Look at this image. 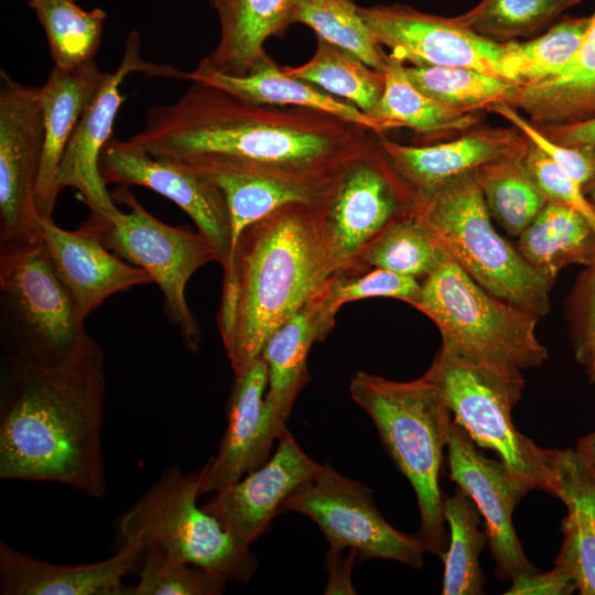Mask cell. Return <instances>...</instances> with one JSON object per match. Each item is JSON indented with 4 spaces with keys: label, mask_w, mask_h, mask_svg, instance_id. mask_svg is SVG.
<instances>
[{
    "label": "cell",
    "mask_w": 595,
    "mask_h": 595,
    "mask_svg": "<svg viewBox=\"0 0 595 595\" xmlns=\"http://www.w3.org/2000/svg\"><path fill=\"white\" fill-rule=\"evenodd\" d=\"M182 161L216 184L227 199L231 231L229 257L248 226L289 203L315 204L337 174L329 178H315L217 154Z\"/></svg>",
    "instance_id": "44dd1931"
},
{
    "label": "cell",
    "mask_w": 595,
    "mask_h": 595,
    "mask_svg": "<svg viewBox=\"0 0 595 595\" xmlns=\"http://www.w3.org/2000/svg\"><path fill=\"white\" fill-rule=\"evenodd\" d=\"M316 39L311 60L300 66L281 67L282 71L348 101L367 115L383 93V72L323 39Z\"/></svg>",
    "instance_id": "d6a6232c"
},
{
    "label": "cell",
    "mask_w": 595,
    "mask_h": 595,
    "mask_svg": "<svg viewBox=\"0 0 595 595\" xmlns=\"http://www.w3.org/2000/svg\"><path fill=\"white\" fill-rule=\"evenodd\" d=\"M474 443L496 452L509 469L547 489L551 450L516 430L511 410L521 397V369L441 347L424 374Z\"/></svg>",
    "instance_id": "9c48e42d"
},
{
    "label": "cell",
    "mask_w": 595,
    "mask_h": 595,
    "mask_svg": "<svg viewBox=\"0 0 595 595\" xmlns=\"http://www.w3.org/2000/svg\"><path fill=\"white\" fill-rule=\"evenodd\" d=\"M191 83L175 102L151 107L128 141L154 156L226 155L315 178L334 176L378 141L371 130L321 110L257 104Z\"/></svg>",
    "instance_id": "6da1fadb"
},
{
    "label": "cell",
    "mask_w": 595,
    "mask_h": 595,
    "mask_svg": "<svg viewBox=\"0 0 595 595\" xmlns=\"http://www.w3.org/2000/svg\"><path fill=\"white\" fill-rule=\"evenodd\" d=\"M404 71L422 93L464 112L486 111L494 104H508L520 86L466 67L404 64Z\"/></svg>",
    "instance_id": "8d00e7d4"
},
{
    "label": "cell",
    "mask_w": 595,
    "mask_h": 595,
    "mask_svg": "<svg viewBox=\"0 0 595 595\" xmlns=\"http://www.w3.org/2000/svg\"><path fill=\"white\" fill-rule=\"evenodd\" d=\"M219 24V42L197 66L245 76L268 54L263 45L292 23L294 0H209Z\"/></svg>",
    "instance_id": "484cf974"
},
{
    "label": "cell",
    "mask_w": 595,
    "mask_h": 595,
    "mask_svg": "<svg viewBox=\"0 0 595 595\" xmlns=\"http://www.w3.org/2000/svg\"><path fill=\"white\" fill-rule=\"evenodd\" d=\"M516 248L538 273L554 283L562 268L595 262V229L575 209L548 201L518 236Z\"/></svg>",
    "instance_id": "4dcf8cb0"
},
{
    "label": "cell",
    "mask_w": 595,
    "mask_h": 595,
    "mask_svg": "<svg viewBox=\"0 0 595 595\" xmlns=\"http://www.w3.org/2000/svg\"><path fill=\"white\" fill-rule=\"evenodd\" d=\"M383 75V93L367 116L380 122L386 130L410 128L421 142L431 144L482 125L483 111H459L425 95L410 80L404 64L391 55Z\"/></svg>",
    "instance_id": "f1b7e54d"
},
{
    "label": "cell",
    "mask_w": 595,
    "mask_h": 595,
    "mask_svg": "<svg viewBox=\"0 0 595 595\" xmlns=\"http://www.w3.org/2000/svg\"><path fill=\"white\" fill-rule=\"evenodd\" d=\"M486 111H491L505 118L516 127L547 156L569 173L584 188L595 181V147L592 145H565L549 139L529 119L521 116L516 108L506 102L489 106Z\"/></svg>",
    "instance_id": "7bdbcfd3"
},
{
    "label": "cell",
    "mask_w": 595,
    "mask_h": 595,
    "mask_svg": "<svg viewBox=\"0 0 595 595\" xmlns=\"http://www.w3.org/2000/svg\"><path fill=\"white\" fill-rule=\"evenodd\" d=\"M517 155L487 165L474 175L491 218L518 237L548 203L524 163Z\"/></svg>",
    "instance_id": "836d02e7"
},
{
    "label": "cell",
    "mask_w": 595,
    "mask_h": 595,
    "mask_svg": "<svg viewBox=\"0 0 595 595\" xmlns=\"http://www.w3.org/2000/svg\"><path fill=\"white\" fill-rule=\"evenodd\" d=\"M145 549L136 543L117 548L102 561L58 564L21 552L0 540L2 595H128L125 576L133 571Z\"/></svg>",
    "instance_id": "603a6c76"
},
{
    "label": "cell",
    "mask_w": 595,
    "mask_h": 595,
    "mask_svg": "<svg viewBox=\"0 0 595 595\" xmlns=\"http://www.w3.org/2000/svg\"><path fill=\"white\" fill-rule=\"evenodd\" d=\"M420 293V280L372 268L356 273H335L313 296L322 326L328 335L334 327L338 310L347 303L370 298H391L414 307Z\"/></svg>",
    "instance_id": "ab89813d"
},
{
    "label": "cell",
    "mask_w": 595,
    "mask_h": 595,
    "mask_svg": "<svg viewBox=\"0 0 595 595\" xmlns=\"http://www.w3.org/2000/svg\"><path fill=\"white\" fill-rule=\"evenodd\" d=\"M42 25L56 67L73 69L95 61L106 12L82 9L77 0H28Z\"/></svg>",
    "instance_id": "e575fe53"
},
{
    "label": "cell",
    "mask_w": 595,
    "mask_h": 595,
    "mask_svg": "<svg viewBox=\"0 0 595 595\" xmlns=\"http://www.w3.org/2000/svg\"><path fill=\"white\" fill-rule=\"evenodd\" d=\"M186 78L224 89L248 101L321 110L378 134L386 131L380 122L356 106L312 83L285 74L269 55L259 61L245 76H231L197 66L193 72L186 73Z\"/></svg>",
    "instance_id": "4316f807"
},
{
    "label": "cell",
    "mask_w": 595,
    "mask_h": 595,
    "mask_svg": "<svg viewBox=\"0 0 595 595\" xmlns=\"http://www.w3.org/2000/svg\"><path fill=\"white\" fill-rule=\"evenodd\" d=\"M292 23L311 28L316 37L334 44L383 72L389 54L382 50L351 0H294Z\"/></svg>",
    "instance_id": "74e56055"
},
{
    "label": "cell",
    "mask_w": 595,
    "mask_h": 595,
    "mask_svg": "<svg viewBox=\"0 0 595 595\" xmlns=\"http://www.w3.org/2000/svg\"><path fill=\"white\" fill-rule=\"evenodd\" d=\"M443 513L451 530L447 551L440 556L444 563L442 594L478 595L484 593V574L478 556L487 539L479 530V510L458 488L443 500Z\"/></svg>",
    "instance_id": "d590c367"
},
{
    "label": "cell",
    "mask_w": 595,
    "mask_h": 595,
    "mask_svg": "<svg viewBox=\"0 0 595 595\" xmlns=\"http://www.w3.org/2000/svg\"><path fill=\"white\" fill-rule=\"evenodd\" d=\"M592 23L588 17H563L542 35L509 41L521 85L558 77L576 57Z\"/></svg>",
    "instance_id": "60d3db41"
},
{
    "label": "cell",
    "mask_w": 595,
    "mask_h": 595,
    "mask_svg": "<svg viewBox=\"0 0 595 595\" xmlns=\"http://www.w3.org/2000/svg\"><path fill=\"white\" fill-rule=\"evenodd\" d=\"M198 474V469L185 474L177 466L165 468L116 520L117 545L158 547L226 583H246L258 569V558L197 505Z\"/></svg>",
    "instance_id": "52a82bcc"
},
{
    "label": "cell",
    "mask_w": 595,
    "mask_h": 595,
    "mask_svg": "<svg viewBox=\"0 0 595 595\" xmlns=\"http://www.w3.org/2000/svg\"><path fill=\"white\" fill-rule=\"evenodd\" d=\"M588 378L595 383V365L593 372ZM575 450L582 456L595 477V431L582 437Z\"/></svg>",
    "instance_id": "c3c4849f"
},
{
    "label": "cell",
    "mask_w": 595,
    "mask_h": 595,
    "mask_svg": "<svg viewBox=\"0 0 595 595\" xmlns=\"http://www.w3.org/2000/svg\"><path fill=\"white\" fill-rule=\"evenodd\" d=\"M40 234L54 271L85 320L108 296L152 282L143 269L105 247L87 220L71 231L58 227L52 217L42 218Z\"/></svg>",
    "instance_id": "7402d4cb"
},
{
    "label": "cell",
    "mask_w": 595,
    "mask_h": 595,
    "mask_svg": "<svg viewBox=\"0 0 595 595\" xmlns=\"http://www.w3.org/2000/svg\"><path fill=\"white\" fill-rule=\"evenodd\" d=\"M111 196L130 210L119 209L111 215L89 213L86 220L95 227L105 247L148 272L162 292L167 321L177 328L188 350H198L201 328L185 300V288L199 268L218 262L215 247L198 231L162 223L123 186Z\"/></svg>",
    "instance_id": "30bf717a"
},
{
    "label": "cell",
    "mask_w": 595,
    "mask_h": 595,
    "mask_svg": "<svg viewBox=\"0 0 595 595\" xmlns=\"http://www.w3.org/2000/svg\"><path fill=\"white\" fill-rule=\"evenodd\" d=\"M99 173L105 184L143 186L174 202L213 244L221 267L226 264L231 244L229 207L209 178L182 160L151 155L113 137L100 153Z\"/></svg>",
    "instance_id": "9a60e30c"
},
{
    "label": "cell",
    "mask_w": 595,
    "mask_h": 595,
    "mask_svg": "<svg viewBox=\"0 0 595 595\" xmlns=\"http://www.w3.org/2000/svg\"><path fill=\"white\" fill-rule=\"evenodd\" d=\"M326 336L312 296L270 335L261 350L260 356L268 367L266 405L282 431L286 430L296 397L310 380L307 356L311 347Z\"/></svg>",
    "instance_id": "83f0119b"
},
{
    "label": "cell",
    "mask_w": 595,
    "mask_h": 595,
    "mask_svg": "<svg viewBox=\"0 0 595 595\" xmlns=\"http://www.w3.org/2000/svg\"><path fill=\"white\" fill-rule=\"evenodd\" d=\"M414 307L435 324L441 347L454 353L519 369L548 359L536 335L539 317L484 289L447 251L421 282Z\"/></svg>",
    "instance_id": "ba28073f"
},
{
    "label": "cell",
    "mask_w": 595,
    "mask_h": 595,
    "mask_svg": "<svg viewBox=\"0 0 595 595\" xmlns=\"http://www.w3.org/2000/svg\"><path fill=\"white\" fill-rule=\"evenodd\" d=\"M223 270L217 323L239 372L333 275L313 204H285L248 226Z\"/></svg>",
    "instance_id": "3957f363"
},
{
    "label": "cell",
    "mask_w": 595,
    "mask_h": 595,
    "mask_svg": "<svg viewBox=\"0 0 595 595\" xmlns=\"http://www.w3.org/2000/svg\"><path fill=\"white\" fill-rule=\"evenodd\" d=\"M279 440L277 451L263 465L202 505L246 549L268 529L284 500L322 468L289 430Z\"/></svg>",
    "instance_id": "ac0fdd59"
},
{
    "label": "cell",
    "mask_w": 595,
    "mask_h": 595,
    "mask_svg": "<svg viewBox=\"0 0 595 595\" xmlns=\"http://www.w3.org/2000/svg\"><path fill=\"white\" fill-rule=\"evenodd\" d=\"M140 36L133 31L126 41L122 60L96 93L80 117L58 165L54 193L75 188L89 213L111 215L119 209L111 193L106 188L99 173V156L105 144L112 137V127L123 101L120 86L123 79L137 72L154 76L184 78L185 73L170 66L153 65L140 56Z\"/></svg>",
    "instance_id": "e0dca14e"
},
{
    "label": "cell",
    "mask_w": 595,
    "mask_h": 595,
    "mask_svg": "<svg viewBox=\"0 0 595 595\" xmlns=\"http://www.w3.org/2000/svg\"><path fill=\"white\" fill-rule=\"evenodd\" d=\"M93 340L42 239L0 247V342L6 360L57 366Z\"/></svg>",
    "instance_id": "8992f818"
},
{
    "label": "cell",
    "mask_w": 595,
    "mask_h": 595,
    "mask_svg": "<svg viewBox=\"0 0 595 595\" xmlns=\"http://www.w3.org/2000/svg\"><path fill=\"white\" fill-rule=\"evenodd\" d=\"M524 163L549 201L564 204L583 215L595 229V209L581 185L540 149L529 143Z\"/></svg>",
    "instance_id": "f6af8a7d"
},
{
    "label": "cell",
    "mask_w": 595,
    "mask_h": 595,
    "mask_svg": "<svg viewBox=\"0 0 595 595\" xmlns=\"http://www.w3.org/2000/svg\"><path fill=\"white\" fill-rule=\"evenodd\" d=\"M140 564L138 583L128 588V595H217L227 584L158 547L148 548Z\"/></svg>",
    "instance_id": "b9f144b4"
},
{
    "label": "cell",
    "mask_w": 595,
    "mask_h": 595,
    "mask_svg": "<svg viewBox=\"0 0 595 595\" xmlns=\"http://www.w3.org/2000/svg\"><path fill=\"white\" fill-rule=\"evenodd\" d=\"M108 75L95 61L73 69L54 66L40 87L45 138L35 207L41 218L52 217L57 199L54 181L63 153L80 117Z\"/></svg>",
    "instance_id": "d4e9b609"
},
{
    "label": "cell",
    "mask_w": 595,
    "mask_h": 595,
    "mask_svg": "<svg viewBox=\"0 0 595 595\" xmlns=\"http://www.w3.org/2000/svg\"><path fill=\"white\" fill-rule=\"evenodd\" d=\"M351 399L374 421L397 468L414 489L420 512V539L441 555L446 543L439 477L452 425L451 411L423 375L393 381L365 371L349 382Z\"/></svg>",
    "instance_id": "277c9868"
},
{
    "label": "cell",
    "mask_w": 595,
    "mask_h": 595,
    "mask_svg": "<svg viewBox=\"0 0 595 595\" xmlns=\"http://www.w3.org/2000/svg\"><path fill=\"white\" fill-rule=\"evenodd\" d=\"M105 357L93 340L57 366L6 360L0 385V477L50 482L101 498Z\"/></svg>",
    "instance_id": "7a4b0ae2"
},
{
    "label": "cell",
    "mask_w": 595,
    "mask_h": 595,
    "mask_svg": "<svg viewBox=\"0 0 595 595\" xmlns=\"http://www.w3.org/2000/svg\"><path fill=\"white\" fill-rule=\"evenodd\" d=\"M450 478L476 505L486 522V534L497 575L510 580L537 571L526 558L512 524L520 499L536 485L501 461L484 456L467 432L452 422L447 442Z\"/></svg>",
    "instance_id": "2e32d148"
},
{
    "label": "cell",
    "mask_w": 595,
    "mask_h": 595,
    "mask_svg": "<svg viewBox=\"0 0 595 595\" xmlns=\"http://www.w3.org/2000/svg\"><path fill=\"white\" fill-rule=\"evenodd\" d=\"M575 359L589 377L595 365V262L577 277L565 304Z\"/></svg>",
    "instance_id": "ee69618b"
},
{
    "label": "cell",
    "mask_w": 595,
    "mask_h": 595,
    "mask_svg": "<svg viewBox=\"0 0 595 595\" xmlns=\"http://www.w3.org/2000/svg\"><path fill=\"white\" fill-rule=\"evenodd\" d=\"M580 2L581 0H480L474 8L453 19L488 39L512 41L537 33Z\"/></svg>",
    "instance_id": "f35d334b"
},
{
    "label": "cell",
    "mask_w": 595,
    "mask_h": 595,
    "mask_svg": "<svg viewBox=\"0 0 595 595\" xmlns=\"http://www.w3.org/2000/svg\"><path fill=\"white\" fill-rule=\"evenodd\" d=\"M508 105L524 111L537 127L564 126L595 118V12L567 69L550 80L520 85Z\"/></svg>",
    "instance_id": "f546056e"
},
{
    "label": "cell",
    "mask_w": 595,
    "mask_h": 595,
    "mask_svg": "<svg viewBox=\"0 0 595 595\" xmlns=\"http://www.w3.org/2000/svg\"><path fill=\"white\" fill-rule=\"evenodd\" d=\"M0 247L41 238L35 207L44 121L40 87L21 84L0 71Z\"/></svg>",
    "instance_id": "5bb4252c"
},
{
    "label": "cell",
    "mask_w": 595,
    "mask_h": 595,
    "mask_svg": "<svg viewBox=\"0 0 595 595\" xmlns=\"http://www.w3.org/2000/svg\"><path fill=\"white\" fill-rule=\"evenodd\" d=\"M545 490L567 509L555 565L582 595H595V477L576 450H551Z\"/></svg>",
    "instance_id": "cb8c5ba5"
},
{
    "label": "cell",
    "mask_w": 595,
    "mask_h": 595,
    "mask_svg": "<svg viewBox=\"0 0 595 595\" xmlns=\"http://www.w3.org/2000/svg\"><path fill=\"white\" fill-rule=\"evenodd\" d=\"M415 213L448 255L478 284L539 318L550 307L553 282L538 273L491 223L474 175L415 195Z\"/></svg>",
    "instance_id": "5b68a950"
},
{
    "label": "cell",
    "mask_w": 595,
    "mask_h": 595,
    "mask_svg": "<svg viewBox=\"0 0 595 595\" xmlns=\"http://www.w3.org/2000/svg\"><path fill=\"white\" fill-rule=\"evenodd\" d=\"M313 206L333 274L351 273L383 229L414 212L415 194L377 141L329 181Z\"/></svg>",
    "instance_id": "8fae6325"
},
{
    "label": "cell",
    "mask_w": 595,
    "mask_h": 595,
    "mask_svg": "<svg viewBox=\"0 0 595 595\" xmlns=\"http://www.w3.org/2000/svg\"><path fill=\"white\" fill-rule=\"evenodd\" d=\"M358 12L389 55L414 66L466 67L521 85L509 41L479 35L445 18L411 6L358 7Z\"/></svg>",
    "instance_id": "4fadbf2b"
},
{
    "label": "cell",
    "mask_w": 595,
    "mask_h": 595,
    "mask_svg": "<svg viewBox=\"0 0 595 595\" xmlns=\"http://www.w3.org/2000/svg\"><path fill=\"white\" fill-rule=\"evenodd\" d=\"M445 255L446 250L414 209L390 224L367 246L351 273L379 268L422 282Z\"/></svg>",
    "instance_id": "1f68e13d"
},
{
    "label": "cell",
    "mask_w": 595,
    "mask_h": 595,
    "mask_svg": "<svg viewBox=\"0 0 595 595\" xmlns=\"http://www.w3.org/2000/svg\"><path fill=\"white\" fill-rule=\"evenodd\" d=\"M538 128L549 139L561 144L595 147V118L564 126Z\"/></svg>",
    "instance_id": "7dc6e473"
},
{
    "label": "cell",
    "mask_w": 595,
    "mask_h": 595,
    "mask_svg": "<svg viewBox=\"0 0 595 595\" xmlns=\"http://www.w3.org/2000/svg\"><path fill=\"white\" fill-rule=\"evenodd\" d=\"M584 194L586 195L588 202L595 209V181L584 188Z\"/></svg>",
    "instance_id": "681fc988"
},
{
    "label": "cell",
    "mask_w": 595,
    "mask_h": 595,
    "mask_svg": "<svg viewBox=\"0 0 595 595\" xmlns=\"http://www.w3.org/2000/svg\"><path fill=\"white\" fill-rule=\"evenodd\" d=\"M226 404L227 426L218 451L198 468L199 496L226 488L268 459L282 431L266 405L268 367L259 356L239 372Z\"/></svg>",
    "instance_id": "d6986e66"
},
{
    "label": "cell",
    "mask_w": 595,
    "mask_h": 595,
    "mask_svg": "<svg viewBox=\"0 0 595 595\" xmlns=\"http://www.w3.org/2000/svg\"><path fill=\"white\" fill-rule=\"evenodd\" d=\"M292 511L314 521L329 550H355L361 560L387 559L421 567L425 547L421 539L405 534L380 515L371 490L345 477L328 464L300 485L282 504L280 512Z\"/></svg>",
    "instance_id": "7c38bea8"
},
{
    "label": "cell",
    "mask_w": 595,
    "mask_h": 595,
    "mask_svg": "<svg viewBox=\"0 0 595 595\" xmlns=\"http://www.w3.org/2000/svg\"><path fill=\"white\" fill-rule=\"evenodd\" d=\"M506 595H569L577 589L572 576L556 566L547 573L538 570L516 575Z\"/></svg>",
    "instance_id": "bcb514c9"
},
{
    "label": "cell",
    "mask_w": 595,
    "mask_h": 595,
    "mask_svg": "<svg viewBox=\"0 0 595 595\" xmlns=\"http://www.w3.org/2000/svg\"><path fill=\"white\" fill-rule=\"evenodd\" d=\"M398 174L415 195L517 155H523L529 140L516 127L477 126L435 144L405 145L378 139Z\"/></svg>",
    "instance_id": "ffe728a7"
}]
</instances>
